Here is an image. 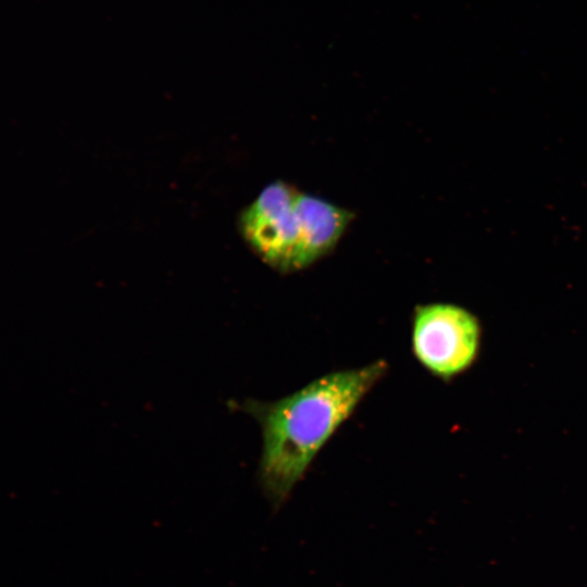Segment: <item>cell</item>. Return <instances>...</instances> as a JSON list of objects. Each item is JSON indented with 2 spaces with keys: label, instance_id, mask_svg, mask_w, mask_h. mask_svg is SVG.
I'll use <instances>...</instances> for the list:
<instances>
[{
  "label": "cell",
  "instance_id": "obj_1",
  "mask_svg": "<svg viewBox=\"0 0 587 587\" xmlns=\"http://www.w3.org/2000/svg\"><path fill=\"white\" fill-rule=\"evenodd\" d=\"M387 371L378 360L335 371L272 402L250 400L245 409L260 424V482L274 508L280 507L334 433Z\"/></svg>",
  "mask_w": 587,
  "mask_h": 587
},
{
  "label": "cell",
  "instance_id": "obj_3",
  "mask_svg": "<svg viewBox=\"0 0 587 587\" xmlns=\"http://www.w3.org/2000/svg\"><path fill=\"white\" fill-rule=\"evenodd\" d=\"M411 339L416 360L435 377L450 380L477 361L483 328L470 310L455 303L430 302L415 308Z\"/></svg>",
  "mask_w": 587,
  "mask_h": 587
},
{
  "label": "cell",
  "instance_id": "obj_2",
  "mask_svg": "<svg viewBox=\"0 0 587 587\" xmlns=\"http://www.w3.org/2000/svg\"><path fill=\"white\" fill-rule=\"evenodd\" d=\"M354 216L349 209L278 179L265 186L242 210L238 227L254 254L286 274L302 271L328 255Z\"/></svg>",
  "mask_w": 587,
  "mask_h": 587
}]
</instances>
